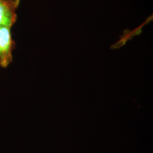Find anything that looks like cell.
Segmentation results:
<instances>
[{"mask_svg":"<svg viewBox=\"0 0 153 153\" xmlns=\"http://www.w3.org/2000/svg\"><path fill=\"white\" fill-rule=\"evenodd\" d=\"M15 42L12 39L11 28L0 26V66L7 68L13 60L12 52Z\"/></svg>","mask_w":153,"mask_h":153,"instance_id":"1","label":"cell"},{"mask_svg":"<svg viewBox=\"0 0 153 153\" xmlns=\"http://www.w3.org/2000/svg\"><path fill=\"white\" fill-rule=\"evenodd\" d=\"M20 0H0V26L11 28L16 22Z\"/></svg>","mask_w":153,"mask_h":153,"instance_id":"2","label":"cell"}]
</instances>
